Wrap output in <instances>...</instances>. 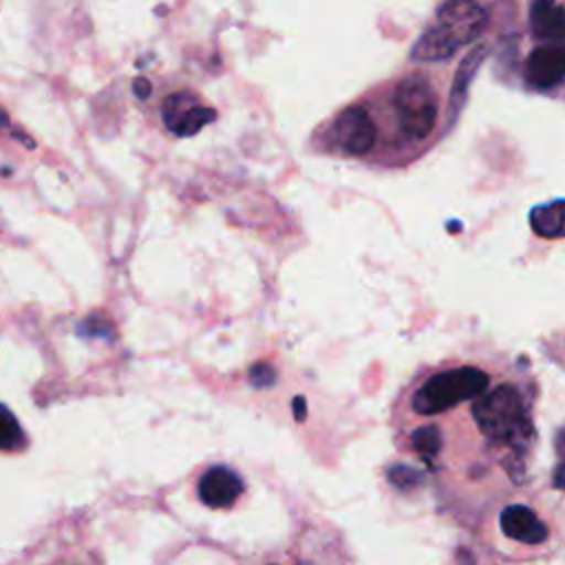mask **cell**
Wrapping results in <instances>:
<instances>
[{
    "label": "cell",
    "instance_id": "6da1fadb",
    "mask_svg": "<svg viewBox=\"0 0 565 565\" xmlns=\"http://www.w3.org/2000/svg\"><path fill=\"white\" fill-rule=\"evenodd\" d=\"M375 126L371 161L380 166L408 163L426 152L441 132L446 77L430 68H408L362 99Z\"/></svg>",
    "mask_w": 565,
    "mask_h": 565
},
{
    "label": "cell",
    "instance_id": "7a4b0ae2",
    "mask_svg": "<svg viewBox=\"0 0 565 565\" xmlns=\"http://www.w3.org/2000/svg\"><path fill=\"white\" fill-rule=\"evenodd\" d=\"M486 24V11L477 0H448L413 49V60L444 62L459 46L472 42Z\"/></svg>",
    "mask_w": 565,
    "mask_h": 565
},
{
    "label": "cell",
    "instance_id": "3957f363",
    "mask_svg": "<svg viewBox=\"0 0 565 565\" xmlns=\"http://www.w3.org/2000/svg\"><path fill=\"white\" fill-rule=\"evenodd\" d=\"M313 137L320 152L335 157L371 161L375 150V126L362 99L340 108L316 130Z\"/></svg>",
    "mask_w": 565,
    "mask_h": 565
},
{
    "label": "cell",
    "instance_id": "277c9868",
    "mask_svg": "<svg viewBox=\"0 0 565 565\" xmlns=\"http://www.w3.org/2000/svg\"><path fill=\"white\" fill-rule=\"evenodd\" d=\"M243 492H245L243 477L234 468L223 463L210 466L196 481L199 501L212 510L232 508Z\"/></svg>",
    "mask_w": 565,
    "mask_h": 565
},
{
    "label": "cell",
    "instance_id": "5b68a950",
    "mask_svg": "<svg viewBox=\"0 0 565 565\" xmlns=\"http://www.w3.org/2000/svg\"><path fill=\"white\" fill-rule=\"evenodd\" d=\"M499 527L505 539L527 547L543 545L550 536L547 521L525 503H512L503 508L499 514Z\"/></svg>",
    "mask_w": 565,
    "mask_h": 565
},
{
    "label": "cell",
    "instance_id": "8992f818",
    "mask_svg": "<svg viewBox=\"0 0 565 565\" xmlns=\"http://www.w3.org/2000/svg\"><path fill=\"white\" fill-rule=\"evenodd\" d=\"M523 75L536 90H552L565 75V51L561 44H539L523 62Z\"/></svg>",
    "mask_w": 565,
    "mask_h": 565
},
{
    "label": "cell",
    "instance_id": "52a82bcc",
    "mask_svg": "<svg viewBox=\"0 0 565 565\" xmlns=\"http://www.w3.org/2000/svg\"><path fill=\"white\" fill-rule=\"evenodd\" d=\"M163 119L172 132L192 135L214 119V110L207 106H201L199 99H194V95L179 93L166 99Z\"/></svg>",
    "mask_w": 565,
    "mask_h": 565
},
{
    "label": "cell",
    "instance_id": "ba28073f",
    "mask_svg": "<svg viewBox=\"0 0 565 565\" xmlns=\"http://www.w3.org/2000/svg\"><path fill=\"white\" fill-rule=\"evenodd\" d=\"M530 26H532V33L541 40H547V44H561L563 33H565L561 2L534 0L532 9H530Z\"/></svg>",
    "mask_w": 565,
    "mask_h": 565
},
{
    "label": "cell",
    "instance_id": "9c48e42d",
    "mask_svg": "<svg viewBox=\"0 0 565 565\" xmlns=\"http://www.w3.org/2000/svg\"><path fill=\"white\" fill-rule=\"evenodd\" d=\"M563 201H554L547 205H539L530 214V223L536 234L547 236V238H558L563 234Z\"/></svg>",
    "mask_w": 565,
    "mask_h": 565
},
{
    "label": "cell",
    "instance_id": "30bf717a",
    "mask_svg": "<svg viewBox=\"0 0 565 565\" xmlns=\"http://www.w3.org/2000/svg\"><path fill=\"white\" fill-rule=\"evenodd\" d=\"M24 433L18 417L0 404V450H20L24 446Z\"/></svg>",
    "mask_w": 565,
    "mask_h": 565
},
{
    "label": "cell",
    "instance_id": "8fae6325",
    "mask_svg": "<svg viewBox=\"0 0 565 565\" xmlns=\"http://www.w3.org/2000/svg\"><path fill=\"white\" fill-rule=\"evenodd\" d=\"M269 565H276V563H269Z\"/></svg>",
    "mask_w": 565,
    "mask_h": 565
}]
</instances>
